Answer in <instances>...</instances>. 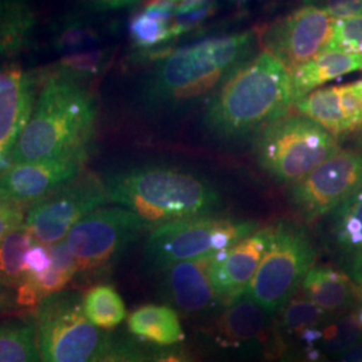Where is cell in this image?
Instances as JSON below:
<instances>
[{
    "mask_svg": "<svg viewBox=\"0 0 362 362\" xmlns=\"http://www.w3.org/2000/svg\"><path fill=\"white\" fill-rule=\"evenodd\" d=\"M278 362H333L318 348L288 346Z\"/></svg>",
    "mask_w": 362,
    "mask_h": 362,
    "instance_id": "obj_40",
    "label": "cell"
},
{
    "mask_svg": "<svg viewBox=\"0 0 362 362\" xmlns=\"http://www.w3.org/2000/svg\"><path fill=\"white\" fill-rule=\"evenodd\" d=\"M216 10L214 1L206 0H184L177 1L173 21L170 25L173 38H177L182 34L194 30V27L202 25L207 18L212 16Z\"/></svg>",
    "mask_w": 362,
    "mask_h": 362,
    "instance_id": "obj_33",
    "label": "cell"
},
{
    "mask_svg": "<svg viewBox=\"0 0 362 362\" xmlns=\"http://www.w3.org/2000/svg\"><path fill=\"white\" fill-rule=\"evenodd\" d=\"M52 254V267L40 275H26L16 287L18 308H37L45 298L64 291L74 276L77 266L65 242L49 246Z\"/></svg>",
    "mask_w": 362,
    "mask_h": 362,
    "instance_id": "obj_20",
    "label": "cell"
},
{
    "mask_svg": "<svg viewBox=\"0 0 362 362\" xmlns=\"http://www.w3.org/2000/svg\"><path fill=\"white\" fill-rule=\"evenodd\" d=\"M215 255L180 262L158 272L163 298L181 315L211 320L224 308L212 284Z\"/></svg>",
    "mask_w": 362,
    "mask_h": 362,
    "instance_id": "obj_15",
    "label": "cell"
},
{
    "mask_svg": "<svg viewBox=\"0 0 362 362\" xmlns=\"http://www.w3.org/2000/svg\"><path fill=\"white\" fill-rule=\"evenodd\" d=\"M254 43V33L242 31L160 54L144 81V106L153 112H176L208 101L250 59Z\"/></svg>",
    "mask_w": 362,
    "mask_h": 362,
    "instance_id": "obj_1",
    "label": "cell"
},
{
    "mask_svg": "<svg viewBox=\"0 0 362 362\" xmlns=\"http://www.w3.org/2000/svg\"><path fill=\"white\" fill-rule=\"evenodd\" d=\"M321 330L322 338L318 349L330 360H334L362 339V326L354 310L333 318Z\"/></svg>",
    "mask_w": 362,
    "mask_h": 362,
    "instance_id": "obj_31",
    "label": "cell"
},
{
    "mask_svg": "<svg viewBox=\"0 0 362 362\" xmlns=\"http://www.w3.org/2000/svg\"><path fill=\"white\" fill-rule=\"evenodd\" d=\"M334 19L320 6L306 4L279 18L260 34V45L293 74L324 50Z\"/></svg>",
    "mask_w": 362,
    "mask_h": 362,
    "instance_id": "obj_13",
    "label": "cell"
},
{
    "mask_svg": "<svg viewBox=\"0 0 362 362\" xmlns=\"http://www.w3.org/2000/svg\"><path fill=\"white\" fill-rule=\"evenodd\" d=\"M107 202L129 209L152 228L176 220L214 215L221 197L203 176L163 164L118 169L104 177Z\"/></svg>",
    "mask_w": 362,
    "mask_h": 362,
    "instance_id": "obj_3",
    "label": "cell"
},
{
    "mask_svg": "<svg viewBox=\"0 0 362 362\" xmlns=\"http://www.w3.org/2000/svg\"><path fill=\"white\" fill-rule=\"evenodd\" d=\"M97 116L95 97L85 85L47 78L13 149V165L88 151Z\"/></svg>",
    "mask_w": 362,
    "mask_h": 362,
    "instance_id": "obj_4",
    "label": "cell"
},
{
    "mask_svg": "<svg viewBox=\"0 0 362 362\" xmlns=\"http://www.w3.org/2000/svg\"><path fill=\"white\" fill-rule=\"evenodd\" d=\"M86 318L101 330H112L127 318V308L116 288L110 285L94 286L82 298Z\"/></svg>",
    "mask_w": 362,
    "mask_h": 362,
    "instance_id": "obj_28",
    "label": "cell"
},
{
    "mask_svg": "<svg viewBox=\"0 0 362 362\" xmlns=\"http://www.w3.org/2000/svg\"><path fill=\"white\" fill-rule=\"evenodd\" d=\"M152 228L129 209L101 207L86 215L70 230L66 246L82 281L106 278L144 233Z\"/></svg>",
    "mask_w": 362,
    "mask_h": 362,
    "instance_id": "obj_8",
    "label": "cell"
},
{
    "mask_svg": "<svg viewBox=\"0 0 362 362\" xmlns=\"http://www.w3.org/2000/svg\"><path fill=\"white\" fill-rule=\"evenodd\" d=\"M89 149L47 160L13 164L0 176V202L28 207L77 179Z\"/></svg>",
    "mask_w": 362,
    "mask_h": 362,
    "instance_id": "obj_14",
    "label": "cell"
},
{
    "mask_svg": "<svg viewBox=\"0 0 362 362\" xmlns=\"http://www.w3.org/2000/svg\"><path fill=\"white\" fill-rule=\"evenodd\" d=\"M146 354L148 349L139 341L122 334H109L94 362H144Z\"/></svg>",
    "mask_w": 362,
    "mask_h": 362,
    "instance_id": "obj_35",
    "label": "cell"
},
{
    "mask_svg": "<svg viewBox=\"0 0 362 362\" xmlns=\"http://www.w3.org/2000/svg\"><path fill=\"white\" fill-rule=\"evenodd\" d=\"M322 245L337 269L362 286V188L325 216Z\"/></svg>",
    "mask_w": 362,
    "mask_h": 362,
    "instance_id": "obj_17",
    "label": "cell"
},
{
    "mask_svg": "<svg viewBox=\"0 0 362 362\" xmlns=\"http://www.w3.org/2000/svg\"><path fill=\"white\" fill-rule=\"evenodd\" d=\"M315 259L317 248L309 231L297 221L278 220L247 294L263 310L276 315L300 288Z\"/></svg>",
    "mask_w": 362,
    "mask_h": 362,
    "instance_id": "obj_7",
    "label": "cell"
},
{
    "mask_svg": "<svg viewBox=\"0 0 362 362\" xmlns=\"http://www.w3.org/2000/svg\"><path fill=\"white\" fill-rule=\"evenodd\" d=\"M78 291L45 298L33 311L40 362H94L107 339L86 318Z\"/></svg>",
    "mask_w": 362,
    "mask_h": 362,
    "instance_id": "obj_10",
    "label": "cell"
},
{
    "mask_svg": "<svg viewBox=\"0 0 362 362\" xmlns=\"http://www.w3.org/2000/svg\"><path fill=\"white\" fill-rule=\"evenodd\" d=\"M341 151L336 137L299 115L275 121L259 134V167L275 180L294 184Z\"/></svg>",
    "mask_w": 362,
    "mask_h": 362,
    "instance_id": "obj_9",
    "label": "cell"
},
{
    "mask_svg": "<svg viewBox=\"0 0 362 362\" xmlns=\"http://www.w3.org/2000/svg\"><path fill=\"white\" fill-rule=\"evenodd\" d=\"M26 275H40L50 270L52 254L49 246L35 243L31 246L25 259Z\"/></svg>",
    "mask_w": 362,
    "mask_h": 362,
    "instance_id": "obj_38",
    "label": "cell"
},
{
    "mask_svg": "<svg viewBox=\"0 0 362 362\" xmlns=\"http://www.w3.org/2000/svg\"><path fill=\"white\" fill-rule=\"evenodd\" d=\"M252 220L214 215L176 220L158 226L146 238L144 267L161 272L170 266L227 250L258 230Z\"/></svg>",
    "mask_w": 362,
    "mask_h": 362,
    "instance_id": "obj_6",
    "label": "cell"
},
{
    "mask_svg": "<svg viewBox=\"0 0 362 362\" xmlns=\"http://www.w3.org/2000/svg\"><path fill=\"white\" fill-rule=\"evenodd\" d=\"M35 79L16 65L0 69V176L13 165L11 156L35 106Z\"/></svg>",
    "mask_w": 362,
    "mask_h": 362,
    "instance_id": "obj_16",
    "label": "cell"
},
{
    "mask_svg": "<svg viewBox=\"0 0 362 362\" xmlns=\"http://www.w3.org/2000/svg\"><path fill=\"white\" fill-rule=\"evenodd\" d=\"M107 202L104 179L83 172L77 179L28 207L23 226L34 242L54 246L65 240L67 233L93 211Z\"/></svg>",
    "mask_w": 362,
    "mask_h": 362,
    "instance_id": "obj_11",
    "label": "cell"
},
{
    "mask_svg": "<svg viewBox=\"0 0 362 362\" xmlns=\"http://www.w3.org/2000/svg\"><path fill=\"white\" fill-rule=\"evenodd\" d=\"M362 70V57L334 50H322L310 62L290 74L294 104L298 100L321 89L326 82Z\"/></svg>",
    "mask_w": 362,
    "mask_h": 362,
    "instance_id": "obj_21",
    "label": "cell"
},
{
    "mask_svg": "<svg viewBox=\"0 0 362 362\" xmlns=\"http://www.w3.org/2000/svg\"><path fill=\"white\" fill-rule=\"evenodd\" d=\"M358 302H360V305H362V286L358 287Z\"/></svg>",
    "mask_w": 362,
    "mask_h": 362,
    "instance_id": "obj_43",
    "label": "cell"
},
{
    "mask_svg": "<svg viewBox=\"0 0 362 362\" xmlns=\"http://www.w3.org/2000/svg\"><path fill=\"white\" fill-rule=\"evenodd\" d=\"M110 49H91L62 57L49 70V78H62L85 85V82L97 77L106 70L112 59Z\"/></svg>",
    "mask_w": 362,
    "mask_h": 362,
    "instance_id": "obj_30",
    "label": "cell"
},
{
    "mask_svg": "<svg viewBox=\"0 0 362 362\" xmlns=\"http://www.w3.org/2000/svg\"><path fill=\"white\" fill-rule=\"evenodd\" d=\"M275 317L278 329L287 348L297 345L299 338L306 332L321 329L333 320L317 305H314L302 291V288H299L287 300V303Z\"/></svg>",
    "mask_w": 362,
    "mask_h": 362,
    "instance_id": "obj_23",
    "label": "cell"
},
{
    "mask_svg": "<svg viewBox=\"0 0 362 362\" xmlns=\"http://www.w3.org/2000/svg\"><path fill=\"white\" fill-rule=\"evenodd\" d=\"M16 305V288L0 285V314L13 311Z\"/></svg>",
    "mask_w": 362,
    "mask_h": 362,
    "instance_id": "obj_42",
    "label": "cell"
},
{
    "mask_svg": "<svg viewBox=\"0 0 362 362\" xmlns=\"http://www.w3.org/2000/svg\"><path fill=\"white\" fill-rule=\"evenodd\" d=\"M34 239L22 224L0 242V285L16 288L26 276L25 259Z\"/></svg>",
    "mask_w": 362,
    "mask_h": 362,
    "instance_id": "obj_29",
    "label": "cell"
},
{
    "mask_svg": "<svg viewBox=\"0 0 362 362\" xmlns=\"http://www.w3.org/2000/svg\"><path fill=\"white\" fill-rule=\"evenodd\" d=\"M300 288L330 318L354 310L358 300V287L345 272L329 264H315Z\"/></svg>",
    "mask_w": 362,
    "mask_h": 362,
    "instance_id": "obj_19",
    "label": "cell"
},
{
    "mask_svg": "<svg viewBox=\"0 0 362 362\" xmlns=\"http://www.w3.org/2000/svg\"><path fill=\"white\" fill-rule=\"evenodd\" d=\"M129 35L137 49H152L173 38L170 25L140 11L129 22Z\"/></svg>",
    "mask_w": 362,
    "mask_h": 362,
    "instance_id": "obj_32",
    "label": "cell"
},
{
    "mask_svg": "<svg viewBox=\"0 0 362 362\" xmlns=\"http://www.w3.org/2000/svg\"><path fill=\"white\" fill-rule=\"evenodd\" d=\"M339 104L349 132L362 127V79L339 85Z\"/></svg>",
    "mask_w": 362,
    "mask_h": 362,
    "instance_id": "obj_36",
    "label": "cell"
},
{
    "mask_svg": "<svg viewBox=\"0 0 362 362\" xmlns=\"http://www.w3.org/2000/svg\"><path fill=\"white\" fill-rule=\"evenodd\" d=\"M320 7L336 21L337 19H353V18H361L362 16V0L325 1V3H321Z\"/></svg>",
    "mask_w": 362,
    "mask_h": 362,
    "instance_id": "obj_39",
    "label": "cell"
},
{
    "mask_svg": "<svg viewBox=\"0 0 362 362\" xmlns=\"http://www.w3.org/2000/svg\"><path fill=\"white\" fill-rule=\"evenodd\" d=\"M294 106L290 73L270 54L260 52L239 66L209 98L203 124L223 143L258 139Z\"/></svg>",
    "mask_w": 362,
    "mask_h": 362,
    "instance_id": "obj_2",
    "label": "cell"
},
{
    "mask_svg": "<svg viewBox=\"0 0 362 362\" xmlns=\"http://www.w3.org/2000/svg\"><path fill=\"white\" fill-rule=\"evenodd\" d=\"M325 49L362 57V16L334 19L332 34Z\"/></svg>",
    "mask_w": 362,
    "mask_h": 362,
    "instance_id": "obj_34",
    "label": "cell"
},
{
    "mask_svg": "<svg viewBox=\"0 0 362 362\" xmlns=\"http://www.w3.org/2000/svg\"><path fill=\"white\" fill-rule=\"evenodd\" d=\"M362 188V151H339L290 185L287 199L300 219H324Z\"/></svg>",
    "mask_w": 362,
    "mask_h": 362,
    "instance_id": "obj_12",
    "label": "cell"
},
{
    "mask_svg": "<svg viewBox=\"0 0 362 362\" xmlns=\"http://www.w3.org/2000/svg\"><path fill=\"white\" fill-rule=\"evenodd\" d=\"M130 334L161 348L179 345L185 338L179 313L165 305H144L128 317Z\"/></svg>",
    "mask_w": 362,
    "mask_h": 362,
    "instance_id": "obj_22",
    "label": "cell"
},
{
    "mask_svg": "<svg viewBox=\"0 0 362 362\" xmlns=\"http://www.w3.org/2000/svg\"><path fill=\"white\" fill-rule=\"evenodd\" d=\"M144 362H196L194 357L181 346L148 350Z\"/></svg>",
    "mask_w": 362,
    "mask_h": 362,
    "instance_id": "obj_41",
    "label": "cell"
},
{
    "mask_svg": "<svg viewBox=\"0 0 362 362\" xmlns=\"http://www.w3.org/2000/svg\"><path fill=\"white\" fill-rule=\"evenodd\" d=\"M270 238L272 226L262 227L215 255L212 284L224 306L248 288L267 251Z\"/></svg>",
    "mask_w": 362,
    "mask_h": 362,
    "instance_id": "obj_18",
    "label": "cell"
},
{
    "mask_svg": "<svg viewBox=\"0 0 362 362\" xmlns=\"http://www.w3.org/2000/svg\"><path fill=\"white\" fill-rule=\"evenodd\" d=\"M0 362H40L33 313L0 322Z\"/></svg>",
    "mask_w": 362,
    "mask_h": 362,
    "instance_id": "obj_24",
    "label": "cell"
},
{
    "mask_svg": "<svg viewBox=\"0 0 362 362\" xmlns=\"http://www.w3.org/2000/svg\"><path fill=\"white\" fill-rule=\"evenodd\" d=\"M199 333L208 353L221 362H278L287 348L276 317L246 291L199 327Z\"/></svg>",
    "mask_w": 362,
    "mask_h": 362,
    "instance_id": "obj_5",
    "label": "cell"
},
{
    "mask_svg": "<svg viewBox=\"0 0 362 362\" xmlns=\"http://www.w3.org/2000/svg\"><path fill=\"white\" fill-rule=\"evenodd\" d=\"M26 208L16 203L0 202V242L25 223Z\"/></svg>",
    "mask_w": 362,
    "mask_h": 362,
    "instance_id": "obj_37",
    "label": "cell"
},
{
    "mask_svg": "<svg viewBox=\"0 0 362 362\" xmlns=\"http://www.w3.org/2000/svg\"><path fill=\"white\" fill-rule=\"evenodd\" d=\"M294 107L299 116L315 122L336 139L349 133L339 104L338 86L311 91L310 94L298 100Z\"/></svg>",
    "mask_w": 362,
    "mask_h": 362,
    "instance_id": "obj_27",
    "label": "cell"
},
{
    "mask_svg": "<svg viewBox=\"0 0 362 362\" xmlns=\"http://www.w3.org/2000/svg\"><path fill=\"white\" fill-rule=\"evenodd\" d=\"M52 47L54 52L70 54L91 50L101 40V33L95 23L85 13H65L52 26Z\"/></svg>",
    "mask_w": 362,
    "mask_h": 362,
    "instance_id": "obj_26",
    "label": "cell"
},
{
    "mask_svg": "<svg viewBox=\"0 0 362 362\" xmlns=\"http://www.w3.org/2000/svg\"><path fill=\"white\" fill-rule=\"evenodd\" d=\"M35 13L25 1H0V58L27 47L35 27Z\"/></svg>",
    "mask_w": 362,
    "mask_h": 362,
    "instance_id": "obj_25",
    "label": "cell"
}]
</instances>
